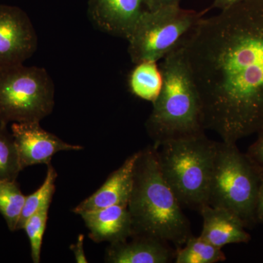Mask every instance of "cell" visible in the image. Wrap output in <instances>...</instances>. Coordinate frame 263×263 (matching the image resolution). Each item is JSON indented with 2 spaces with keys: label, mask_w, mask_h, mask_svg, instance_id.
I'll use <instances>...</instances> for the list:
<instances>
[{
  "label": "cell",
  "mask_w": 263,
  "mask_h": 263,
  "mask_svg": "<svg viewBox=\"0 0 263 263\" xmlns=\"http://www.w3.org/2000/svg\"><path fill=\"white\" fill-rule=\"evenodd\" d=\"M202 103V125L221 141L263 129V0L204 18L182 44Z\"/></svg>",
  "instance_id": "6da1fadb"
},
{
  "label": "cell",
  "mask_w": 263,
  "mask_h": 263,
  "mask_svg": "<svg viewBox=\"0 0 263 263\" xmlns=\"http://www.w3.org/2000/svg\"><path fill=\"white\" fill-rule=\"evenodd\" d=\"M127 208L134 236L156 238L177 249L193 236L182 206L161 174L153 146L139 151Z\"/></svg>",
  "instance_id": "7a4b0ae2"
},
{
  "label": "cell",
  "mask_w": 263,
  "mask_h": 263,
  "mask_svg": "<svg viewBox=\"0 0 263 263\" xmlns=\"http://www.w3.org/2000/svg\"><path fill=\"white\" fill-rule=\"evenodd\" d=\"M162 89L153 104L146 129L154 147L162 142L204 133L202 103L182 46L162 60Z\"/></svg>",
  "instance_id": "3957f363"
},
{
  "label": "cell",
  "mask_w": 263,
  "mask_h": 263,
  "mask_svg": "<svg viewBox=\"0 0 263 263\" xmlns=\"http://www.w3.org/2000/svg\"><path fill=\"white\" fill-rule=\"evenodd\" d=\"M217 143L201 133L154 147L161 174L181 206L198 212L208 204Z\"/></svg>",
  "instance_id": "277c9868"
},
{
  "label": "cell",
  "mask_w": 263,
  "mask_h": 263,
  "mask_svg": "<svg viewBox=\"0 0 263 263\" xmlns=\"http://www.w3.org/2000/svg\"><path fill=\"white\" fill-rule=\"evenodd\" d=\"M262 175L236 143L218 142L208 205L228 209L246 228H253L257 223L256 202Z\"/></svg>",
  "instance_id": "5b68a950"
},
{
  "label": "cell",
  "mask_w": 263,
  "mask_h": 263,
  "mask_svg": "<svg viewBox=\"0 0 263 263\" xmlns=\"http://www.w3.org/2000/svg\"><path fill=\"white\" fill-rule=\"evenodd\" d=\"M55 88L43 67L24 64L0 69V125L41 122L53 111Z\"/></svg>",
  "instance_id": "8992f818"
},
{
  "label": "cell",
  "mask_w": 263,
  "mask_h": 263,
  "mask_svg": "<svg viewBox=\"0 0 263 263\" xmlns=\"http://www.w3.org/2000/svg\"><path fill=\"white\" fill-rule=\"evenodd\" d=\"M203 14V12L185 10L180 6L143 10L127 39L132 62L136 65L163 60L182 46Z\"/></svg>",
  "instance_id": "52a82bcc"
},
{
  "label": "cell",
  "mask_w": 263,
  "mask_h": 263,
  "mask_svg": "<svg viewBox=\"0 0 263 263\" xmlns=\"http://www.w3.org/2000/svg\"><path fill=\"white\" fill-rule=\"evenodd\" d=\"M37 43L27 13L18 7L0 5V69L24 64L34 54Z\"/></svg>",
  "instance_id": "ba28073f"
},
{
  "label": "cell",
  "mask_w": 263,
  "mask_h": 263,
  "mask_svg": "<svg viewBox=\"0 0 263 263\" xmlns=\"http://www.w3.org/2000/svg\"><path fill=\"white\" fill-rule=\"evenodd\" d=\"M11 130L22 170L34 164L48 165L60 152L83 149L82 146L66 143L45 130L40 122L13 123Z\"/></svg>",
  "instance_id": "9c48e42d"
},
{
  "label": "cell",
  "mask_w": 263,
  "mask_h": 263,
  "mask_svg": "<svg viewBox=\"0 0 263 263\" xmlns=\"http://www.w3.org/2000/svg\"><path fill=\"white\" fill-rule=\"evenodd\" d=\"M143 0H89L88 14L100 30L128 39L143 13Z\"/></svg>",
  "instance_id": "30bf717a"
},
{
  "label": "cell",
  "mask_w": 263,
  "mask_h": 263,
  "mask_svg": "<svg viewBox=\"0 0 263 263\" xmlns=\"http://www.w3.org/2000/svg\"><path fill=\"white\" fill-rule=\"evenodd\" d=\"M139 151L124 161L108 176L103 186L72 209L76 214L112 205H127L134 181V171Z\"/></svg>",
  "instance_id": "8fae6325"
},
{
  "label": "cell",
  "mask_w": 263,
  "mask_h": 263,
  "mask_svg": "<svg viewBox=\"0 0 263 263\" xmlns=\"http://www.w3.org/2000/svg\"><path fill=\"white\" fill-rule=\"evenodd\" d=\"M89 238L96 243L126 241L134 236L133 222L127 205H117L81 213Z\"/></svg>",
  "instance_id": "7c38bea8"
},
{
  "label": "cell",
  "mask_w": 263,
  "mask_h": 263,
  "mask_svg": "<svg viewBox=\"0 0 263 263\" xmlns=\"http://www.w3.org/2000/svg\"><path fill=\"white\" fill-rule=\"evenodd\" d=\"M198 212L203 220L200 236L218 248L250 241L251 235L246 231L245 223L228 209L206 204Z\"/></svg>",
  "instance_id": "4fadbf2b"
},
{
  "label": "cell",
  "mask_w": 263,
  "mask_h": 263,
  "mask_svg": "<svg viewBox=\"0 0 263 263\" xmlns=\"http://www.w3.org/2000/svg\"><path fill=\"white\" fill-rule=\"evenodd\" d=\"M131 241L110 243L105 261L110 263H168L174 260L176 250L169 243L150 237L136 235Z\"/></svg>",
  "instance_id": "5bb4252c"
},
{
  "label": "cell",
  "mask_w": 263,
  "mask_h": 263,
  "mask_svg": "<svg viewBox=\"0 0 263 263\" xmlns=\"http://www.w3.org/2000/svg\"><path fill=\"white\" fill-rule=\"evenodd\" d=\"M128 78L129 91L135 96L154 103L162 89V72L157 62L145 61L136 64Z\"/></svg>",
  "instance_id": "9a60e30c"
},
{
  "label": "cell",
  "mask_w": 263,
  "mask_h": 263,
  "mask_svg": "<svg viewBox=\"0 0 263 263\" xmlns=\"http://www.w3.org/2000/svg\"><path fill=\"white\" fill-rule=\"evenodd\" d=\"M226 259L221 249L201 237H190L182 247L176 250V263H216Z\"/></svg>",
  "instance_id": "2e32d148"
},
{
  "label": "cell",
  "mask_w": 263,
  "mask_h": 263,
  "mask_svg": "<svg viewBox=\"0 0 263 263\" xmlns=\"http://www.w3.org/2000/svg\"><path fill=\"white\" fill-rule=\"evenodd\" d=\"M25 199L16 180L0 179V214L10 231H16Z\"/></svg>",
  "instance_id": "e0dca14e"
},
{
  "label": "cell",
  "mask_w": 263,
  "mask_h": 263,
  "mask_svg": "<svg viewBox=\"0 0 263 263\" xmlns=\"http://www.w3.org/2000/svg\"><path fill=\"white\" fill-rule=\"evenodd\" d=\"M57 178V173L51 164H48L47 174L44 182L41 187L36 190L34 193L26 196L25 202L22 214L19 219L16 231L23 230L24 224L27 219L37 212L41 208L46 205H51L53 194L55 193V182Z\"/></svg>",
  "instance_id": "ac0fdd59"
},
{
  "label": "cell",
  "mask_w": 263,
  "mask_h": 263,
  "mask_svg": "<svg viewBox=\"0 0 263 263\" xmlns=\"http://www.w3.org/2000/svg\"><path fill=\"white\" fill-rule=\"evenodd\" d=\"M22 171L13 137L0 125V179L15 181Z\"/></svg>",
  "instance_id": "d6986e66"
},
{
  "label": "cell",
  "mask_w": 263,
  "mask_h": 263,
  "mask_svg": "<svg viewBox=\"0 0 263 263\" xmlns=\"http://www.w3.org/2000/svg\"><path fill=\"white\" fill-rule=\"evenodd\" d=\"M50 205H46L34 213L24 224L25 230L30 242L31 257L33 262H41L43 235L47 224Z\"/></svg>",
  "instance_id": "ffe728a7"
},
{
  "label": "cell",
  "mask_w": 263,
  "mask_h": 263,
  "mask_svg": "<svg viewBox=\"0 0 263 263\" xmlns=\"http://www.w3.org/2000/svg\"><path fill=\"white\" fill-rule=\"evenodd\" d=\"M257 140L249 146L246 154L263 174V129L257 133Z\"/></svg>",
  "instance_id": "44dd1931"
},
{
  "label": "cell",
  "mask_w": 263,
  "mask_h": 263,
  "mask_svg": "<svg viewBox=\"0 0 263 263\" xmlns=\"http://www.w3.org/2000/svg\"><path fill=\"white\" fill-rule=\"evenodd\" d=\"M181 0H143L147 10H156L167 7L180 6Z\"/></svg>",
  "instance_id": "7402d4cb"
},
{
  "label": "cell",
  "mask_w": 263,
  "mask_h": 263,
  "mask_svg": "<svg viewBox=\"0 0 263 263\" xmlns=\"http://www.w3.org/2000/svg\"><path fill=\"white\" fill-rule=\"evenodd\" d=\"M84 235L82 234L79 235L77 241L70 247V249L73 252L76 262L78 263L88 262L87 259H86L84 253Z\"/></svg>",
  "instance_id": "603a6c76"
},
{
  "label": "cell",
  "mask_w": 263,
  "mask_h": 263,
  "mask_svg": "<svg viewBox=\"0 0 263 263\" xmlns=\"http://www.w3.org/2000/svg\"><path fill=\"white\" fill-rule=\"evenodd\" d=\"M256 219L257 223H263V174L256 202Z\"/></svg>",
  "instance_id": "cb8c5ba5"
},
{
  "label": "cell",
  "mask_w": 263,
  "mask_h": 263,
  "mask_svg": "<svg viewBox=\"0 0 263 263\" xmlns=\"http://www.w3.org/2000/svg\"><path fill=\"white\" fill-rule=\"evenodd\" d=\"M243 1L245 0H214L212 7L223 10Z\"/></svg>",
  "instance_id": "d4e9b609"
}]
</instances>
